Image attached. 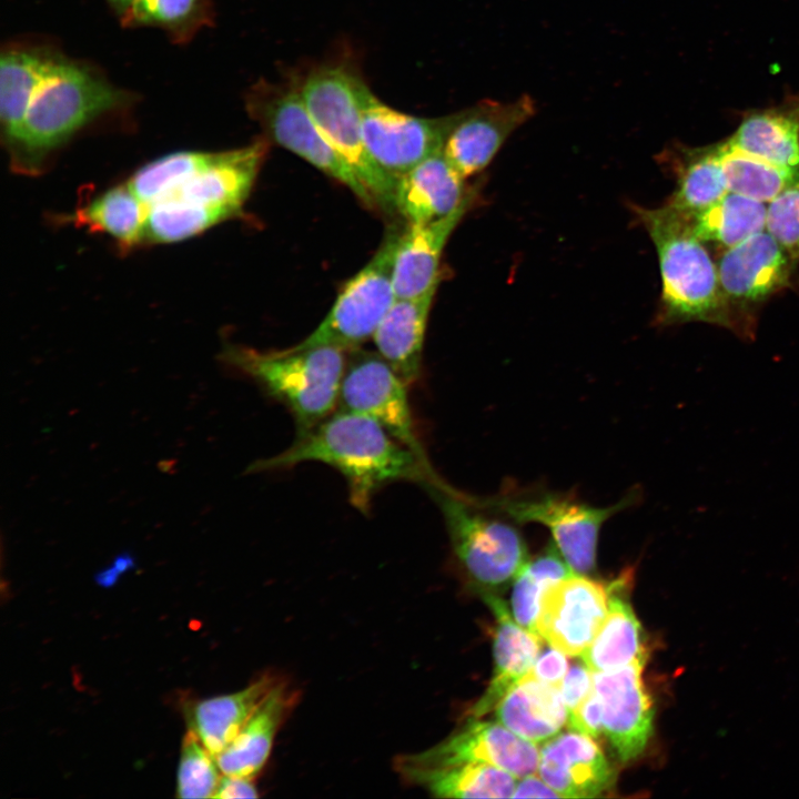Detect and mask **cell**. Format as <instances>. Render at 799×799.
Masks as SVG:
<instances>
[{
    "mask_svg": "<svg viewBox=\"0 0 799 799\" xmlns=\"http://www.w3.org/2000/svg\"><path fill=\"white\" fill-rule=\"evenodd\" d=\"M397 770L407 781L438 798H512L518 779L502 768L479 762Z\"/></svg>",
    "mask_w": 799,
    "mask_h": 799,
    "instance_id": "30",
    "label": "cell"
},
{
    "mask_svg": "<svg viewBox=\"0 0 799 799\" xmlns=\"http://www.w3.org/2000/svg\"><path fill=\"white\" fill-rule=\"evenodd\" d=\"M277 681L275 676L266 674L240 691L193 702L186 710L189 728L216 757L235 738Z\"/></svg>",
    "mask_w": 799,
    "mask_h": 799,
    "instance_id": "27",
    "label": "cell"
},
{
    "mask_svg": "<svg viewBox=\"0 0 799 799\" xmlns=\"http://www.w3.org/2000/svg\"><path fill=\"white\" fill-rule=\"evenodd\" d=\"M594 672L581 659L568 667L559 686L568 712L574 710L593 690Z\"/></svg>",
    "mask_w": 799,
    "mask_h": 799,
    "instance_id": "40",
    "label": "cell"
},
{
    "mask_svg": "<svg viewBox=\"0 0 799 799\" xmlns=\"http://www.w3.org/2000/svg\"><path fill=\"white\" fill-rule=\"evenodd\" d=\"M317 462L342 474L353 507L368 515L373 497L385 486L401 481L422 486L444 484L431 463L396 441L372 418L338 409L305 433L296 435L286 449L254 462L250 472L291 468Z\"/></svg>",
    "mask_w": 799,
    "mask_h": 799,
    "instance_id": "1",
    "label": "cell"
},
{
    "mask_svg": "<svg viewBox=\"0 0 799 799\" xmlns=\"http://www.w3.org/2000/svg\"><path fill=\"white\" fill-rule=\"evenodd\" d=\"M573 574L555 544L548 545L534 559H528L514 579L510 607L515 620L538 636L536 623L545 591Z\"/></svg>",
    "mask_w": 799,
    "mask_h": 799,
    "instance_id": "36",
    "label": "cell"
},
{
    "mask_svg": "<svg viewBox=\"0 0 799 799\" xmlns=\"http://www.w3.org/2000/svg\"><path fill=\"white\" fill-rule=\"evenodd\" d=\"M120 17L132 0H105Z\"/></svg>",
    "mask_w": 799,
    "mask_h": 799,
    "instance_id": "45",
    "label": "cell"
},
{
    "mask_svg": "<svg viewBox=\"0 0 799 799\" xmlns=\"http://www.w3.org/2000/svg\"><path fill=\"white\" fill-rule=\"evenodd\" d=\"M570 729L579 731L591 738H598L603 732L601 706L594 690L570 712L568 721Z\"/></svg>",
    "mask_w": 799,
    "mask_h": 799,
    "instance_id": "41",
    "label": "cell"
},
{
    "mask_svg": "<svg viewBox=\"0 0 799 799\" xmlns=\"http://www.w3.org/2000/svg\"><path fill=\"white\" fill-rule=\"evenodd\" d=\"M728 190L769 203L799 176L788 170L732 146L728 141L717 144Z\"/></svg>",
    "mask_w": 799,
    "mask_h": 799,
    "instance_id": "35",
    "label": "cell"
},
{
    "mask_svg": "<svg viewBox=\"0 0 799 799\" xmlns=\"http://www.w3.org/2000/svg\"><path fill=\"white\" fill-rule=\"evenodd\" d=\"M539 750L498 721L468 717L453 735L432 748L402 756L401 768H434L467 762L488 763L502 768L516 778L537 771Z\"/></svg>",
    "mask_w": 799,
    "mask_h": 799,
    "instance_id": "13",
    "label": "cell"
},
{
    "mask_svg": "<svg viewBox=\"0 0 799 799\" xmlns=\"http://www.w3.org/2000/svg\"><path fill=\"white\" fill-rule=\"evenodd\" d=\"M766 231L799 260V176L767 204Z\"/></svg>",
    "mask_w": 799,
    "mask_h": 799,
    "instance_id": "39",
    "label": "cell"
},
{
    "mask_svg": "<svg viewBox=\"0 0 799 799\" xmlns=\"http://www.w3.org/2000/svg\"><path fill=\"white\" fill-rule=\"evenodd\" d=\"M436 290L396 299L372 338L377 353L407 385L416 383L422 374L427 321Z\"/></svg>",
    "mask_w": 799,
    "mask_h": 799,
    "instance_id": "23",
    "label": "cell"
},
{
    "mask_svg": "<svg viewBox=\"0 0 799 799\" xmlns=\"http://www.w3.org/2000/svg\"><path fill=\"white\" fill-rule=\"evenodd\" d=\"M608 611V585L576 574L544 594L537 617L538 636L567 656L587 650Z\"/></svg>",
    "mask_w": 799,
    "mask_h": 799,
    "instance_id": "14",
    "label": "cell"
},
{
    "mask_svg": "<svg viewBox=\"0 0 799 799\" xmlns=\"http://www.w3.org/2000/svg\"><path fill=\"white\" fill-rule=\"evenodd\" d=\"M630 493L608 507H597L576 497L547 490L506 492L475 503L515 524H540L552 534L555 546L574 573L586 575L596 566L598 536L603 525L634 503Z\"/></svg>",
    "mask_w": 799,
    "mask_h": 799,
    "instance_id": "7",
    "label": "cell"
},
{
    "mask_svg": "<svg viewBox=\"0 0 799 799\" xmlns=\"http://www.w3.org/2000/svg\"><path fill=\"white\" fill-rule=\"evenodd\" d=\"M494 710L498 722L534 744L553 738L568 721L559 687L529 672L506 692Z\"/></svg>",
    "mask_w": 799,
    "mask_h": 799,
    "instance_id": "26",
    "label": "cell"
},
{
    "mask_svg": "<svg viewBox=\"0 0 799 799\" xmlns=\"http://www.w3.org/2000/svg\"><path fill=\"white\" fill-rule=\"evenodd\" d=\"M267 149L269 140L259 138L239 149L212 152L202 169L159 201L183 200L224 206L241 213Z\"/></svg>",
    "mask_w": 799,
    "mask_h": 799,
    "instance_id": "18",
    "label": "cell"
},
{
    "mask_svg": "<svg viewBox=\"0 0 799 799\" xmlns=\"http://www.w3.org/2000/svg\"><path fill=\"white\" fill-rule=\"evenodd\" d=\"M407 386L378 353L357 347L347 352L337 406L372 418L421 459L431 463L416 428Z\"/></svg>",
    "mask_w": 799,
    "mask_h": 799,
    "instance_id": "10",
    "label": "cell"
},
{
    "mask_svg": "<svg viewBox=\"0 0 799 799\" xmlns=\"http://www.w3.org/2000/svg\"><path fill=\"white\" fill-rule=\"evenodd\" d=\"M653 241L659 262L661 296L658 323L704 322L725 327L745 341L754 335L726 300L717 263L687 219L667 204L634 206Z\"/></svg>",
    "mask_w": 799,
    "mask_h": 799,
    "instance_id": "3",
    "label": "cell"
},
{
    "mask_svg": "<svg viewBox=\"0 0 799 799\" xmlns=\"http://www.w3.org/2000/svg\"><path fill=\"white\" fill-rule=\"evenodd\" d=\"M212 152L179 151L151 161L127 181L148 206L179 188L211 159Z\"/></svg>",
    "mask_w": 799,
    "mask_h": 799,
    "instance_id": "37",
    "label": "cell"
},
{
    "mask_svg": "<svg viewBox=\"0 0 799 799\" xmlns=\"http://www.w3.org/2000/svg\"><path fill=\"white\" fill-rule=\"evenodd\" d=\"M682 215L705 244L727 250L766 230L767 204L729 191L712 205Z\"/></svg>",
    "mask_w": 799,
    "mask_h": 799,
    "instance_id": "32",
    "label": "cell"
},
{
    "mask_svg": "<svg viewBox=\"0 0 799 799\" xmlns=\"http://www.w3.org/2000/svg\"><path fill=\"white\" fill-rule=\"evenodd\" d=\"M536 772L560 798H595L615 782V771L594 738L573 729L544 742Z\"/></svg>",
    "mask_w": 799,
    "mask_h": 799,
    "instance_id": "17",
    "label": "cell"
},
{
    "mask_svg": "<svg viewBox=\"0 0 799 799\" xmlns=\"http://www.w3.org/2000/svg\"><path fill=\"white\" fill-rule=\"evenodd\" d=\"M797 262L766 230L724 250L716 262L726 300L754 336L755 307L790 284Z\"/></svg>",
    "mask_w": 799,
    "mask_h": 799,
    "instance_id": "11",
    "label": "cell"
},
{
    "mask_svg": "<svg viewBox=\"0 0 799 799\" xmlns=\"http://www.w3.org/2000/svg\"><path fill=\"white\" fill-rule=\"evenodd\" d=\"M134 100L132 92L115 87L89 63L61 53L34 92L19 136L8 150L11 169L40 174L79 131L132 107Z\"/></svg>",
    "mask_w": 799,
    "mask_h": 799,
    "instance_id": "2",
    "label": "cell"
},
{
    "mask_svg": "<svg viewBox=\"0 0 799 799\" xmlns=\"http://www.w3.org/2000/svg\"><path fill=\"white\" fill-rule=\"evenodd\" d=\"M146 214L148 205L125 182L79 206L70 220L89 231L108 234L125 251L143 244Z\"/></svg>",
    "mask_w": 799,
    "mask_h": 799,
    "instance_id": "31",
    "label": "cell"
},
{
    "mask_svg": "<svg viewBox=\"0 0 799 799\" xmlns=\"http://www.w3.org/2000/svg\"><path fill=\"white\" fill-rule=\"evenodd\" d=\"M235 215L239 213L224 206L183 200L159 201L148 206L143 244L186 240Z\"/></svg>",
    "mask_w": 799,
    "mask_h": 799,
    "instance_id": "34",
    "label": "cell"
},
{
    "mask_svg": "<svg viewBox=\"0 0 799 799\" xmlns=\"http://www.w3.org/2000/svg\"><path fill=\"white\" fill-rule=\"evenodd\" d=\"M244 100L249 115L260 124L267 140L343 184L366 208L378 209L366 185L315 125L301 95L300 78L280 83L259 80Z\"/></svg>",
    "mask_w": 799,
    "mask_h": 799,
    "instance_id": "8",
    "label": "cell"
},
{
    "mask_svg": "<svg viewBox=\"0 0 799 799\" xmlns=\"http://www.w3.org/2000/svg\"><path fill=\"white\" fill-rule=\"evenodd\" d=\"M482 595L496 618L494 672L487 689L468 712V717L475 718L494 710L506 692L530 671L544 641L522 627L499 597L490 591Z\"/></svg>",
    "mask_w": 799,
    "mask_h": 799,
    "instance_id": "22",
    "label": "cell"
},
{
    "mask_svg": "<svg viewBox=\"0 0 799 799\" xmlns=\"http://www.w3.org/2000/svg\"><path fill=\"white\" fill-rule=\"evenodd\" d=\"M303 102L326 141L347 161L373 194L378 209L396 212L397 179L368 154L362 136V110L373 94L348 61L324 62L300 78Z\"/></svg>",
    "mask_w": 799,
    "mask_h": 799,
    "instance_id": "5",
    "label": "cell"
},
{
    "mask_svg": "<svg viewBox=\"0 0 799 799\" xmlns=\"http://www.w3.org/2000/svg\"><path fill=\"white\" fill-rule=\"evenodd\" d=\"M727 141L778 166L799 171V104L748 114Z\"/></svg>",
    "mask_w": 799,
    "mask_h": 799,
    "instance_id": "28",
    "label": "cell"
},
{
    "mask_svg": "<svg viewBox=\"0 0 799 799\" xmlns=\"http://www.w3.org/2000/svg\"><path fill=\"white\" fill-rule=\"evenodd\" d=\"M465 181L443 151L435 153L397 179L395 210L408 224H416L472 208L476 192Z\"/></svg>",
    "mask_w": 799,
    "mask_h": 799,
    "instance_id": "19",
    "label": "cell"
},
{
    "mask_svg": "<svg viewBox=\"0 0 799 799\" xmlns=\"http://www.w3.org/2000/svg\"><path fill=\"white\" fill-rule=\"evenodd\" d=\"M123 27L161 29L178 44L190 42L213 24L212 0H132L119 17Z\"/></svg>",
    "mask_w": 799,
    "mask_h": 799,
    "instance_id": "33",
    "label": "cell"
},
{
    "mask_svg": "<svg viewBox=\"0 0 799 799\" xmlns=\"http://www.w3.org/2000/svg\"><path fill=\"white\" fill-rule=\"evenodd\" d=\"M644 663L594 672V690L601 706L603 732L621 761L638 758L654 730L653 700L643 681Z\"/></svg>",
    "mask_w": 799,
    "mask_h": 799,
    "instance_id": "16",
    "label": "cell"
},
{
    "mask_svg": "<svg viewBox=\"0 0 799 799\" xmlns=\"http://www.w3.org/2000/svg\"><path fill=\"white\" fill-rule=\"evenodd\" d=\"M665 159L676 180V188L667 201L674 210L690 215L697 213L729 192L717 144L672 150Z\"/></svg>",
    "mask_w": 799,
    "mask_h": 799,
    "instance_id": "29",
    "label": "cell"
},
{
    "mask_svg": "<svg viewBox=\"0 0 799 799\" xmlns=\"http://www.w3.org/2000/svg\"><path fill=\"white\" fill-rule=\"evenodd\" d=\"M471 208L431 222L408 224L400 234L393 264L396 299L415 297L437 289L444 247Z\"/></svg>",
    "mask_w": 799,
    "mask_h": 799,
    "instance_id": "20",
    "label": "cell"
},
{
    "mask_svg": "<svg viewBox=\"0 0 799 799\" xmlns=\"http://www.w3.org/2000/svg\"><path fill=\"white\" fill-rule=\"evenodd\" d=\"M347 352L334 346L260 351L226 345L221 357L284 405L300 435L335 412Z\"/></svg>",
    "mask_w": 799,
    "mask_h": 799,
    "instance_id": "4",
    "label": "cell"
},
{
    "mask_svg": "<svg viewBox=\"0 0 799 799\" xmlns=\"http://www.w3.org/2000/svg\"><path fill=\"white\" fill-rule=\"evenodd\" d=\"M631 572H625L608 585V611L595 639L581 655L593 672L613 671L647 660L643 629L631 605L624 596Z\"/></svg>",
    "mask_w": 799,
    "mask_h": 799,
    "instance_id": "24",
    "label": "cell"
},
{
    "mask_svg": "<svg viewBox=\"0 0 799 799\" xmlns=\"http://www.w3.org/2000/svg\"><path fill=\"white\" fill-rule=\"evenodd\" d=\"M400 232H390L372 259L340 291L333 306L295 347H361L373 335L396 300L393 264Z\"/></svg>",
    "mask_w": 799,
    "mask_h": 799,
    "instance_id": "9",
    "label": "cell"
},
{
    "mask_svg": "<svg viewBox=\"0 0 799 799\" xmlns=\"http://www.w3.org/2000/svg\"><path fill=\"white\" fill-rule=\"evenodd\" d=\"M294 701V692L286 684L277 681L235 738L215 757L221 772L255 777L265 765L275 735Z\"/></svg>",
    "mask_w": 799,
    "mask_h": 799,
    "instance_id": "25",
    "label": "cell"
},
{
    "mask_svg": "<svg viewBox=\"0 0 799 799\" xmlns=\"http://www.w3.org/2000/svg\"><path fill=\"white\" fill-rule=\"evenodd\" d=\"M257 796L252 778L223 775L213 798H256Z\"/></svg>",
    "mask_w": 799,
    "mask_h": 799,
    "instance_id": "43",
    "label": "cell"
},
{
    "mask_svg": "<svg viewBox=\"0 0 799 799\" xmlns=\"http://www.w3.org/2000/svg\"><path fill=\"white\" fill-rule=\"evenodd\" d=\"M566 656L548 645L540 649L529 674L544 682L559 687L569 667Z\"/></svg>",
    "mask_w": 799,
    "mask_h": 799,
    "instance_id": "42",
    "label": "cell"
},
{
    "mask_svg": "<svg viewBox=\"0 0 799 799\" xmlns=\"http://www.w3.org/2000/svg\"><path fill=\"white\" fill-rule=\"evenodd\" d=\"M536 102L523 94L514 101L484 99L457 112L443 153L465 179L482 173L506 140L536 113Z\"/></svg>",
    "mask_w": 799,
    "mask_h": 799,
    "instance_id": "15",
    "label": "cell"
},
{
    "mask_svg": "<svg viewBox=\"0 0 799 799\" xmlns=\"http://www.w3.org/2000/svg\"><path fill=\"white\" fill-rule=\"evenodd\" d=\"M60 52L52 45L13 42L0 58V124L7 151L16 143L34 92Z\"/></svg>",
    "mask_w": 799,
    "mask_h": 799,
    "instance_id": "21",
    "label": "cell"
},
{
    "mask_svg": "<svg viewBox=\"0 0 799 799\" xmlns=\"http://www.w3.org/2000/svg\"><path fill=\"white\" fill-rule=\"evenodd\" d=\"M559 795L539 776L534 773L520 778L512 798H558Z\"/></svg>",
    "mask_w": 799,
    "mask_h": 799,
    "instance_id": "44",
    "label": "cell"
},
{
    "mask_svg": "<svg viewBox=\"0 0 799 799\" xmlns=\"http://www.w3.org/2000/svg\"><path fill=\"white\" fill-rule=\"evenodd\" d=\"M423 487L443 515L454 557L471 584L486 593L514 581L528 562L526 542L515 523L447 483Z\"/></svg>",
    "mask_w": 799,
    "mask_h": 799,
    "instance_id": "6",
    "label": "cell"
},
{
    "mask_svg": "<svg viewBox=\"0 0 799 799\" xmlns=\"http://www.w3.org/2000/svg\"><path fill=\"white\" fill-rule=\"evenodd\" d=\"M220 772L215 756L189 729L181 745L176 797L213 798L222 777Z\"/></svg>",
    "mask_w": 799,
    "mask_h": 799,
    "instance_id": "38",
    "label": "cell"
},
{
    "mask_svg": "<svg viewBox=\"0 0 799 799\" xmlns=\"http://www.w3.org/2000/svg\"><path fill=\"white\" fill-rule=\"evenodd\" d=\"M456 117H414L386 105L373 93L362 110V136L375 163L398 179L443 151Z\"/></svg>",
    "mask_w": 799,
    "mask_h": 799,
    "instance_id": "12",
    "label": "cell"
}]
</instances>
